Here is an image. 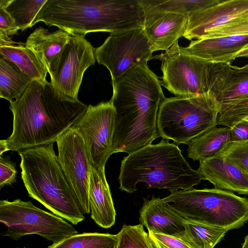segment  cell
<instances>
[{
	"instance_id": "obj_8",
	"label": "cell",
	"mask_w": 248,
	"mask_h": 248,
	"mask_svg": "<svg viewBox=\"0 0 248 248\" xmlns=\"http://www.w3.org/2000/svg\"><path fill=\"white\" fill-rule=\"evenodd\" d=\"M0 221L7 227L2 235L16 241L35 234L56 244L78 232L63 218L20 199L0 201Z\"/></svg>"
},
{
	"instance_id": "obj_4",
	"label": "cell",
	"mask_w": 248,
	"mask_h": 248,
	"mask_svg": "<svg viewBox=\"0 0 248 248\" xmlns=\"http://www.w3.org/2000/svg\"><path fill=\"white\" fill-rule=\"evenodd\" d=\"M53 143L18 151L21 177L30 197L77 225L84 220V213L59 163Z\"/></svg>"
},
{
	"instance_id": "obj_37",
	"label": "cell",
	"mask_w": 248,
	"mask_h": 248,
	"mask_svg": "<svg viewBox=\"0 0 248 248\" xmlns=\"http://www.w3.org/2000/svg\"><path fill=\"white\" fill-rule=\"evenodd\" d=\"M238 57H248V45L238 53Z\"/></svg>"
},
{
	"instance_id": "obj_25",
	"label": "cell",
	"mask_w": 248,
	"mask_h": 248,
	"mask_svg": "<svg viewBox=\"0 0 248 248\" xmlns=\"http://www.w3.org/2000/svg\"><path fill=\"white\" fill-rule=\"evenodd\" d=\"M186 239L192 248H214L224 238L227 230L185 219Z\"/></svg>"
},
{
	"instance_id": "obj_18",
	"label": "cell",
	"mask_w": 248,
	"mask_h": 248,
	"mask_svg": "<svg viewBox=\"0 0 248 248\" xmlns=\"http://www.w3.org/2000/svg\"><path fill=\"white\" fill-rule=\"evenodd\" d=\"M209 89L220 103L248 93V64L238 67L231 62L210 63Z\"/></svg>"
},
{
	"instance_id": "obj_20",
	"label": "cell",
	"mask_w": 248,
	"mask_h": 248,
	"mask_svg": "<svg viewBox=\"0 0 248 248\" xmlns=\"http://www.w3.org/2000/svg\"><path fill=\"white\" fill-rule=\"evenodd\" d=\"M248 45L228 37L204 38L191 41L186 47L180 46L184 53L209 63L231 62Z\"/></svg>"
},
{
	"instance_id": "obj_7",
	"label": "cell",
	"mask_w": 248,
	"mask_h": 248,
	"mask_svg": "<svg viewBox=\"0 0 248 248\" xmlns=\"http://www.w3.org/2000/svg\"><path fill=\"white\" fill-rule=\"evenodd\" d=\"M220 107V102L210 92L189 97H165L158 112V134L177 145H187L217 126Z\"/></svg>"
},
{
	"instance_id": "obj_22",
	"label": "cell",
	"mask_w": 248,
	"mask_h": 248,
	"mask_svg": "<svg viewBox=\"0 0 248 248\" xmlns=\"http://www.w3.org/2000/svg\"><path fill=\"white\" fill-rule=\"evenodd\" d=\"M71 36L61 29L49 32L48 30L40 27L29 36L25 44L47 70L51 61L68 43Z\"/></svg>"
},
{
	"instance_id": "obj_6",
	"label": "cell",
	"mask_w": 248,
	"mask_h": 248,
	"mask_svg": "<svg viewBox=\"0 0 248 248\" xmlns=\"http://www.w3.org/2000/svg\"><path fill=\"white\" fill-rule=\"evenodd\" d=\"M162 101L140 89L112 95L110 101L116 113L113 154H130L160 137L157 121Z\"/></svg>"
},
{
	"instance_id": "obj_17",
	"label": "cell",
	"mask_w": 248,
	"mask_h": 248,
	"mask_svg": "<svg viewBox=\"0 0 248 248\" xmlns=\"http://www.w3.org/2000/svg\"><path fill=\"white\" fill-rule=\"evenodd\" d=\"M140 213V222L148 231L186 240V219L159 197L144 199Z\"/></svg>"
},
{
	"instance_id": "obj_36",
	"label": "cell",
	"mask_w": 248,
	"mask_h": 248,
	"mask_svg": "<svg viewBox=\"0 0 248 248\" xmlns=\"http://www.w3.org/2000/svg\"><path fill=\"white\" fill-rule=\"evenodd\" d=\"M10 150L8 142L6 140L0 141V155H1L4 152Z\"/></svg>"
},
{
	"instance_id": "obj_31",
	"label": "cell",
	"mask_w": 248,
	"mask_h": 248,
	"mask_svg": "<svg viewBox=\"0 0 248 248\" xmlns=\"http://www.w3.org/2000/svg\"><path fill=\"white\" fill-rule=\"evenodd\" d=\"M217 154L226 157L248 174V142H229Z\"/></svg>"
},
{
	"instance_id": "obj_9",
	"label": "cell",
	"mask_w": 248,
	"mask_h": 248,
	"mask_svg": "<svg viewBox=\"0 0 248 248\" xmlns=\"http://www.w3.org/2000/svg\"><path fill=\"white\" fill-rule=\"evenodd\" d=\"M161 85L176 96L189 97L209 92V63L182 52L178 42L159 56Z\"/></svg>"
},
{
	"instance_id": "obj_16",
	"label": "cell",
	"mask_w": 248,
	"mask_h": 248,
	"mask_svg": "<svg viewBox=\"0 0 248 248\" xmlns=\"http://www.w3.org/2000/svg\"><path fill=\"white\" fill-rule=\"evenodd\" d=\"M197 171L215 188L248 195V174L219 154L200 160Z\"/></svg>"
},
{
	"instance_id": "obj_2",
	"label": "cell",
	"mask_w": 248,
	"mask_h": 248,
	"mask_svg": "<svg viewBox=\"0 0 248 248\" xmlns=\"http://www.w3.org/2000/svg\"><path fill=\"white\" fill-rule=\"evenodd\" d=\"M144 10L139 0H47L32 22L58 27L72 36L89 32L121 34L143 29Z\"/></svg>"
},
{
	"instance_id": "obj_1",
	"label": "cell",
	"mask_w": 248,
	"mask_h": 248,
	"mask_svg": "<svg viewBox=\"0 0 248 248\" xmlns=\"http://www.w3.org/2000/svg\"><path fill=\"white\" fill-rule=\"evenodd\" d=\"M87 106L62 95L47 80H33L23 95L10 102L13 130L6 140L10 150L54 143L78 121Z\"/></svg>"
},
{
	"instance_id": "obj_35",
	"label": "cell",
	"mask_w": 248,
	"mask_h": 248,
	"mask_svg": "<svg viewBox=\"0 0 248 248\" xmlns=\"http://www.w3.org/2000/svg\"><path fill=\"white\" fill-rule=\"evenodd\" d=\"M230 142H248V120H242L230 128Z\"/></svg>"
},
{
	"instance_id": "obj_23",
	"label": "cell",
	"mask_w": 248,
	"mask_h": 248,
	"mask_svg": "<svg viewBox=\"0 0 248 248\" xmlns=\"http://www.w3.org/2000/svg\"><path fill=\"white\" fill-rule=\"evenodd\" d=\"M230 128L214 126L188 144L187 156L198 160L215 155L221 151L230 142Z\"/></svg>"
},
{
	"instance_id": "obj_11",
	"label": "cell",
	"mask_w": 248,
	"mask_h": 248,
	"mask_svg": "<svg viewBox=\"0 0 248 248\" xmlns=\"http://www.w3.org/2000/svg\"><path fill=\"white\" fill-rule=\"evenodd\" d=\"M116 110L110 101L90 105L74 128L82 137L91 166L105 168L113 154Z\"/></svg>"
},
{
	"instance_id": "obj_39",
	"label": "cell",
	"mask_w": 248,
	"mask_h": 248,
	"mask_svg": "<svg viewBox=\"0 0 248 248\" xmlns=\"http://www.w3.org/2000/svg\"></svg>"
},
{
	"instance_id": "obj_21",
	"label": "cell",
	"mask_w": 248,
	"mask_h": 248,
	"mask_svg": "<svg viewBox=\"0 0 248 248\" xmlns=\"http://www.w3.org/2000/svg\"><path fill=\"white\" fill-rule=\"evenodd\" d=\"M0 55L15 63L33 80L46 81V67L26 44L15 42L11 38H0Z\"/></svg>"
},
{
	"instance_id": "obj_24",
	"label": "cell",
	"mask_w": 248,
	"mask_h": 248,
	"mask_svg": "<svg viewBox=\"0 0 248 248\" xmlns=\"http://www.w3.org/2000/svg\"><path fill=\"white\" fill-rule=\"evenodd\" d=\"M33 81L15 63L0 55V97L17 100Z\"/></svg>"
},
{
	"instance_id": "obj_26",
	"label": "cell",
	"mask_w": 248,
	"mask_h": 248,
	"mask_svg": "<svg viewBox=\"0 0 248 248\" xmlns=\"http://www.w3.org/2000/svg\"><path fill=\"white\" fill-rule=\"evenodd\" d=\"M117 242V234L84 232L74 234L47 248H116Z\"/></svg>"
},
{
	"instance_id": "obj_14",
	"label": "cell",
	"mask_w": 248,
	"mask_h": 248,
	"mask_svg": "<svg viewBox=\"0 0 248 248\" xmlns=\"http://www.w3.org/2000/svg\"><path fill=\"white\" fill-rule=\"evenodd\" d=\"M247 17L248 0H217L188 16L183 37L189 40L199 39L216 29Z\"/></svg>"
},
{
	"instance_id": "obj_29",
	"label": "cell",
	"mask_w": 248,
	"mask_h": 248,
	"mask_svg": "<svg viewBox=\"0 0 248 248\" xmlns=\"http://www.w3.org/2000/svg\"><path fill=\"white\" fill-rule=\"evenodd\" d=\"M216 125L231 128L242 120H248V93L220 103Z\"/></svg>"
},
{
	"instance_id": "obj_32",
	"label": "cell",
	"mask_w": 248,
	"mask_h": 248,
	"mask_svg": "<svg viewBox=\"0 0 248 248\" xmlns=\"http://www.w3.org/2000/svg\"><path fill=\"white\" fill-rule=\"evenodd\" d=\"M148 231L149 238L153 248H192L180 239Z\"/></svg>"
},
{
	"instance_id": "obj_3",
	"label": "cell",
	"mask_w": 248,
	"mask_h": 248,
	"mask_svg": "<svg viewBox=\"0 0 248 248\" xmlns=\"http://www.w3.org/2000/svg\"><path fill=\"white\" fill-rule=\"evenodd\" d=\"M202 175L192 169L174 143L162 139L124 156L121 162L119 188L128 193L143 183L148 188L167 189L171 193L189 190L199 185Z\"/></svg>"
},
{
	"instance_id": "obj_12",
	"label": "cell",
	"mask_w": 248,
	"mask_h": 248,
	"mask_svg": "<svg viewBox=\"0 0 248 248\" xmlns=\"http://www.w3.org/2000/svg\"><path fill=\"white\" fill-rule=\"evenodd\" d=\"M95 60L109 71L112 83L137 64L147 63L153 52L143 29L110 35L100 46L94 48Z\"/></svg>"
},
{
	"instance_id": "obj_30",
	"label": "cell",
	"mask_w": 248,
	"mask_h": 248,
	"mask_svg": "<svg viewBox=\"0 0 248 248\" xmlns=\"http://www.w3.org/2000/svg\"><path fill=\"white\" fill-rule=\"evenodd\" d=\"M116 248H153L143 225H124L117 234Z\"/></svg>"
},
{
	"instance_id": "obj_27",
	"label": "cell",
	"mask_w": 248,
	"mask_h": 248,
	"mask_svg": "<svg viewBox=\"0 0 248 248\" xmlns=\"http://www.w3.org/2000/svg\"><path fill=\"white\" fill-rule=\"evenodd\" d=\"M217 0H139L143 8L171 13L188 17L192 13L215 3Z\"/></svg>"
},
{
	"instance_id": "obj_15",
	"label": "cell",
	"mask_w": 248,
	"mask_h": 248,
	"mask_svg": "<svg viewBox=\"0 0 248 248\" xmlns=\"http://www.w3.org/2000/svg\"><path fill=\"white\" fill-rule=\"evenodd\" d=\"M142 8L144 13L143 30L153 52L167 51L183 36L188 17Z\"/></svg>"
},
{
	"instance_id": "obj_13",
	"label": "cell",
	"mask_w": 248,
	"mask_h": 248,
	"mask_svg": "<svg viewBox=\"0 0 248 248\" xmlns=\"http://www.w3.org/2000/svg\"><path fill=\"white\" fill-rule=\"evenodd\" d=\"M58 159L84 214L90 213L89 199L91 165L84 140L73 126L56 141Z\"/></svg>"
},
{
	"instance_id": "obj_28",
	"label": "cell",
	"mask_w": 248,
	"mask_h": 248,
	"mask_svg": "<svg viewBox=\"0 0 248 248\" xmlns=\"http://www.w3.org/2000/svg\"><path fill=\"white\" fill-rule=\"evenodd\" d=\"M47 0H2L6 9L22 31L32 22Z\"/></svg>"
},
{
	"instance_id": "obj_33",
	"label": "cell",
	"mask_w": 248,
	"mask_h": 248,
	"mask_svg": "<svg viewBox=\"0 0 248 248\" xmlns=\"http://www.w3.org/2000/svg\"><path fill=\"white\" fill-rule=\"evenodd\" d=\"M18 30L2 0H0V38L11 39V36L17 34Z\"/></svg>"
},
{
	"instance_id": "obj_38",
	"label": "cell",
	"mask_w": 248,
	"mask_h": 248,
	"mask_svg": "<svg viewBox=\"0 0 248 248\" xmlns=\"http://www.w3.org/2000/svg\"><path fill=\"white\" fill-rule=\"evenodd\" d=\"M241 248H248V235L245 237L244 242L242 244Z\"/></svg>"
},
{
	"instance_id": "obj_5",
	"label": "cell",
	"mask_w": 248,
	"mask_h": 248,
	"mask_svg": "<svg viewBox=\"0 0 248 248\" xmlns=\"http://www.w3.org/2000/svg\"><path fill=\"white\" fill-rule=\"evenodd\" d=\"M162 200L186 219L224 229L248 221V198L216 188L179 190Z\"/></svg>"
},
{
	"instance_id": "obj_10",
	"label": "cell",
	"mask_w": 248,
	"mask_h": 248,
	"mask_svg": "<svg viewBox=\"0 0 248 248\" xmlns=\"http://www.w3.org/2000/svg\"><path fill=\"white\" fill-rule=\"evenodd\" d=\"M94 48L84 37L72 36L51 61L48 73L54 88L66 97L78 100L84 72L94 65Z\"/></svg>"
},
{
	"instance_id": "obj_19",
	"label": "cell",
	"mask_w": 248,
	"mask_h": 248,
	"mask_svg": "<svg viewBox=\"0 0 248 248\" xmlns=\"http://www.w3.org/2000/svg\"><path fill=\"white\" fill-rule=\"evenodd\" d=\"M91 218L100 227L108 229L115 222L116 212L107 182L105 168L91 167L89 189Z\"/></svg>"
},
{
	"instance_id": "obj_34",
	"label": "cell",
	"mask_w": 248,
	"mask_h": 248,
	"mask_svg": "<svg viewBox=\"0 0 248 248\" xmlns=\"http://www.w3.org/2000/svg\"><path fill=\"white\" fill-rule=\"evenodd\" d=\"M0 186L1 188L5 185L15 183L17 171L15 165L0 156Z\"/></svg>"
}]
</instances>
